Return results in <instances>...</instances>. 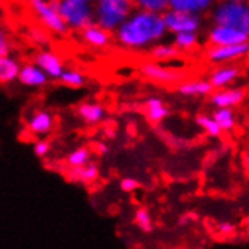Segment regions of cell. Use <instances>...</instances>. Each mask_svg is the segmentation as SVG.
Returning <instances> with one entry per match:
<instances>
[{
  "label": "cell",
  "instance_id": "cell-1",
  "mask_svg": "<svg viewBox=\"0 0 249 249\" xmlns=\"http://www.w3.org/2000/svg\"><path fill=\"white\" fill-rule=\"evenodd\" d=\"M166 34L163 16L136 9L115 32V38L127 49H145L159 44Z\"/></svg>",
  "mask_w": 249,
  "mask_h": 249
},
{
  "label": "cell",
  "instance_id": "cell-2",
  "mask_svg": "<svg viewBox=\"0 0 249 249\" xmlns=\"http://www.w3.org/2000/svg\"><path fill=\"white\" fill-rule=\"evenodd\" d=\"M136 11L133 0H97L94 3L95 24L116 32Z\"/></svg>",
  "mask_w": 249,
  "mask_h": 249
},
{
  "label": "cell",
  "instance_id": "cell-3",
  "mask_svg": "<svg viewBox=\"0 0 249 249\" xmlns=\"http://www.w3.org/2000/svg\"><path fill=\"white\" fill-rule=\"evenodd\" d=\"M212 20L216 26H230L243 32L249 38V3L221 0L212 11Z\"/></svg>",
  "mask_w": 249,
  "mask_h": 249
},
{
  "label": "cell",
  "instance_id": "cell-4",
  "mask_svg": "<svg viewBox=\"0 0 249 249\" xmlns=\"http://www.w3.org/2000/svg\"><path fill=\"white\" fill-rule=\"evenodd\" d=\"M59 16L72 31H83L85 27L95 23L94 5L82 0H53Z\"/></svg>",
  "mask_w": 249,
  "mask_h": 249
},
{
  "label": "cell",
  "instance_id": "cell-5",
  "mask_svg": "<svg viewBox=\"0 0 249 249\" xmlns=\"http://www.w3.org/2000/svg\"><path fill=\"white\" fill-rule=\"evenodd\" d=\"M27 2L34 16L46 31L56 35H65L70 31L62 17L59 16V12H57L53 0H27Z\"/></svg>",
  "mask_w": 249,
  "mask_h": 249
},
{
  "label": "cell",
  "instance_id": "cell-6",
  "mask_svg": "<svg viewBox=\"0 0 249 249\" xmlns=\"http://www.w3.org/2000/svg\"><path fill=\"white\" fill-rule=\"evenodd\" d=\"M163 20H165L168 32L174 35L187 34V32L196 34L202 26L201 16L184 12V11H175V9H168L163 14Z\"/></svg>",
  "mask_w": 249,
  "mask_h": 249
},
{
  "label": "cell",
  "instance_id": "cell-7",
  "mask_svg": "<svg viewBox=\"0 0 249 249\" xmlns=\"http://www.w3.org/2000/svg\"><path fill=\"white\" fill-rule=\"evenodd\" d=\"M209 42L213 47H222V46H236V44L249 42V38L237 31V29L230 26H213L209 31Z\"/></svg>",
  "mask_w": 249,
  "mask_h": 249
},
{
  "label": "cell",
  "instance_id": "cell-8",
  "mask_svg": "<svg viewBox=\"0 0 249 249\" xmlns=\"http://www.w3.org/2000/svg\"><path fill=\"white\" fill-rule=\"evenodd\" d=\"M34 64L46 72L49 79L59 80L65 71L62 59L54 52H50V50H39L34 56Z\"/></svg>",
  "mask_w": 249,
  "mask_h": 249
},
{
  "label": "cell",
  "instance_id": "cell-9",
  "mask_svg": "<svg viewBox=\"0 0 249 249\" xmlns=\"http://www.w3.org/2000/svg\"><path fill=\"white\" fill-rule=\"evenodd\" d=\"M249 53V42L236 44V46H222V47H212L207 52V57L210 62L222 64L232 59H239Z\"/></svg>",
  "mask_w": 249,
  "mask_h": 249
},
{
  "label": "cell",
  "instance_id": "cell-10",
  "mask_svg": "<svg viewBox=\"0 0 249 249\" xmlns=\"http://www.w3.org/2000/svg\"><path fill=\"white\" fill-rule=\"evenodd\" d=\"M54 118L49 110H35L27 120V130L36 136L49 135L53 130Z\"/></svg>",
  "mask_w": 249,
  "mask_h": 249
},
{
  "label": "cell",
  "instance_id": "cell-11",
  "mask_svg": "<svg viewBox=\"0 0 249 249\" xmlns=\"http://www.w3.org/2000/svg\"><path fill=\"white\" fill-rule=\"evenodd\" d=\"M18 82L27 88H41L49 82V77L35 64H24L20 70Z\"/></svg>",
  "mask_w": 249,
  "mask_h": 249
},
{
  "label": "cell",
  "instance_id": "cell-12",
  "mask_svg": "<svg viewBox=\"0 0 249 249\" xmlns=\"http://www.w3.org/2000/svg\"><path fill=\"white\" fill-rule=\"evenodd\" d=\"M216 3L217 0H169V9L184 11L201 16L202 12L213 9Z\"/></svg>",
  "mask_w": 249,
  "mask_h": 249
},
{
  "label": "cell",
  "instance_id": "cell-13",
  "mask_svg": "<svg viewBox=\"0 0 249 249\" xmlns=\"http://www.w3.org/2000/svg\"><path fill=\"white\" fill-rule=\"evenodd\" d=\"M110 32H107L106 29L97 26L95 23L85 27L82 31V39L91 47H97V49H103L106 46H109L110 42Z\"/></svg>",
  "mask_w": 249,
  "mask_h": 249
},
{
  "label": "cell",
  "instance_id": "cell-14",
  "mask_svg": "<svg viewBox=\"0 0 249 249\" xmlns=\"http://www.w3.org/2000/svg\"><path fill=\"white\" fill-rule=\"evenodd\" d=\"M245 98L243 89H221L219 92H214L210 98L212 105L216 106V109H231L232 106L240 105Z\"/></svg>",
  "mask_w": 249,
  "mask_h": 249
},
{
  "label": "cell",
  "instance_id": "cell-15",
  "mask_svg": "<svg viewBox=\"0 0 249 249\" xmlns=\"http://www.w3.org/2000/svg\"><path fill=\"white\" fill-rule=\"evenodd\" d=\"M141 72L154 82H162V83H172L175 80H178V74L175 71L169 70V68H165L159 64H153V62H148V64H143L141 67Z\"/></svg>",
  "mask_w": 249,
  "mask_h": 249
},
{
  "label": "cell",
  "instance_id": "cell-16",
  "mask_svg": "<svg viewBox=\"0 0 249 249\" xmlns=\"http://www.w3.org/2000/svg\"><path fill=\"white\" fill-rule=\"evenodd\" d=\"M21 65L11 56H0V85H8L18 80Z\"/></svg>",
  "mask_w": 249,
  "mask_h": 249
},
{
  "label": "cell",
  "instance_id": "cell-17",
  "mask_svg": "<svg viewBox=\"0 0 249 249\" xmlns=\"http://www.w3.org/2000/svg\"><path fill=\"white\" fill-rule=\"evenodd\" d=\"M77 115L83 123L94 125L105 120L106 110L98 103H83L77 107Z\"/></svg>",
  "mask_w": 249,
  "mask_h": 249
},
{
  "label": "cell",
  "instance_id": "cell-18",
  "mask_svg": "<svg viewBox=\"0 0 249 249\" xmlns=\"http://www.w3.org/2000/svg\"><path fill=\"white\" fill-rule=\"evenodd\" d=\"M237 77H239V70L236 67H221L212 72L209 82L216 89H224L225 86L232 83Z\"/></svg>",
  "mask_w": 249,
  "mask_h": 249
},
{
  "label": "cell",
  "instance_id": "cell-19",
  "mask_svg": "<svg viewBox=\"0 0 249 249\" xmlns=\"http://www.w3.org/2000/svg\"><path fill=\"white\" fill-rule=\"evenodd\" d=\"M213 91V86L209 80H194L186 82L178 86L177 92L186 97H204L209 95Z\"/></svg>",
  "mask_w": 249,
  "mask_h": 249
},
{
  "label": "cell",
  "instance_id": "cell-20",
  "mask_svg": "<svg viewBox=\"0 0 249 249\" xmlns=\"http://www.w3.org/2000/svg\"><path fill=\"white\" fill-rule=\"evenodd\" d=\"M68 180L74 181V183H83V184H89L97 180L98 177V168L94 163H88L82 168H72L68 172Z\"/></svg>",
  "mask_w": 249,
  "mask_h": 249
},
{
  "label": "cell",
  "instance_id": "cell-21",
  "mask_svg": "<svg viewBox=\"0 0 249 249\" xmlns=\"http://www.w3.org/2000/svg\"><path fill=\"white\" fill-rule=\"evenodd\" d=\"M143 105H145L146 116H148V120L153 121V123L163 121L166 116L169 115V110L163 105V101L160 100V98H157V97H150Z\"/></svg>",
  "mask_w": 249,
  "mask_h": 249
},
{
  "label": "cell",
  "instance_id": "cell-22",
  "mask_svg": "<svg viewBox=\"0 0 249 249\" xmlns=\"http://www.w3.org/2000/svg\"><path fill=\"white\" fill-rule=\"evenodd\" d=\"M136 9L153 12V14H163L169 9V0H133Z\"/></svg>",
  "mask_w": 249,
  "mask_h": 249
},
{
  "label": "cell",
  "instance_id": "cell-23",
  "mask_svg": "<svg viewBox=\"0 0 249 249\" xmlns=\"http://www.w3.org/2000/svg\"><path fill=\"white\" fill-rule=\"evenodd\" d=\"M91 160V151L86 146H79V148L72 150L68 157H67V165L72 169V168H82L85 165L89 163Z\"/></svg>",
  "mask_w": 249,
  "mask_h": 249
},
{
  "label": "cell",
  "instance_id": "cell-24",
  "mask_svg": "<svg viewBox=\"0 0 249 249\" xmlns=\"http://www.w3.org/2000/svg\"><path fill=\"white\" fill-rule=\"evenodd\" d=\"M180 54V50L174 44H156L151 47V56L156 61H169L177 57Z\"/></svg>",
  "mask_w": 249,
  "mask_h": 249
},
{
  "label": "cell",
  "instance_id": "cell-25",
  "mask_svg": "<svg viewBox=\"0 0 249 249\" xmlns=\"http://www.w3.org/2000/svg\"><path fill=\"white\" fill-rule=\"evenodd\" d=\"M213 120L217 123V125L221 127L222 131H230L232 127L236 125V116L231 109H216L213 112Z\"/></svg>",
  "mask_w": 249,
  "mask_h": 249
},
{
  "label": "cell",
  "instance_id": "cell-26",
  "mask_svg": "<svg viewBox=\"0 0 249 249\" xmlns=\"http://www.w3.org/2000/svg\"><path fill=\"white\" fill-rule=\"evenodd\" d=\"M198 44V34L187 32L174 35V46L178 50H190Z\"/></svg>",
  "mask_w": 249,
  "mask_h": 249
},
{
  "label": "cell",
  "instance_id": "cell-27",
  "mask_svg": "<svg viewBox=\"0 0 249 249\" xmlns=\"http://www.w3.org/2000/svg\"><path fill=\"white\" fill-rule=\"evenodd\" d=\"M61 83L68 86V88H80L85 85V76L82 72L76 71V70H65L64 74L61 76Z\"/></svg>",
  "mask_w": 249,
  "mask_h": 249
},
{
  "label": "cell",
  "instance_id": "cell-28",
  "mask_svg": "<svg viewBox=\"0 0 249 249\" xmlns=\"http://www.w3.org/2000/svg\"><path fill=\"white\" fill-rule=\"evenodd\" d=\"M196 123L201 125V128H204L207 135L213 136V138H217L219 135L222 133L221 127L217 125V123L213 120V116H207V115H199L196 118Z\"/></svg>",
  "mask_w": 249,
  "mask_h": 249
},
{
  "label": "cell",
  "instance_id": "cell-29",
  "mask_svg": "<svg viewBox=\"0 0 249 249\" xmlns=\"http://www.w3.org/2000/svg\"><path fill=\"white\" fill-rule=\"evenodd\" d=\"M135 222H136V225L143 232H151L153 231V222H151L150 213L146 212L145 209H138L136 210V213H135Z\"/></svg>",
  "mask_w": 249,
  "mask_h": 249
},
{
  "label": "cell",
  "instance_id": "cell-30",
  "mask_svg": "<svg viewBox=\"0 0 249 249\" xmlns=\"http://www.w3.org/2000/svg\"><path fill=\"white\" fill-rule=\"evenodd\" d=\"M29 38H31L35 44H38V46H46L49 42V36H47L46 31H44V27L31 29V31H29Z\"/></svg>",
  "mask_w": 249,
  "mask_h": 249
},
{
  "label": "cell",
  "instance_id": "cell-31",
  "mask_svg": "<svg viewBox=\"0 0 249 249\" xmlns=\"http://www.w3.org/2000/svg\"><path fill=\"white\" fill-rule=\"evenodd\" d=\"M52 150V145L47 141H38L34 145V153L36 157H46Z\"/></svg>",
  "mask_w": 249,
  "mask_h": 249
},
{
  "label": "cell",
  "instance_id": "cell-32",
  "mask_svg": "<svg viewBox=\"0 0 249 249\" xmlns=\"http://www.w3.org/2000/svg\"><path fill=\"white\" fill-rule=\"evenodd\" d=\"M9 52H11L9 39L3 32V29H0V56H9Z\"/></svg>",
  "mask_w": 249,
  "mask_h": 249
},
{
  "label": "cell",
  "instance_id": "cell-33",
  "mask_svg": "<svg viewBox=\"0 0 249 249\" xmlns=\"http://www.w3.org/2000/svg\"><path fill=\"white\" fill-rule=\"evenodd\" d=\"M138 186H139V183L135 178H130V177L121 180V184H120L121 190H124V192H133L135 189H138Z\"/></svg>",
  "mask_w": 249,
  "mask_h": 249
},
{
  "label": "cell",
  "instance_id": "cell-34",
  "mask_svg": "<svg viewBox=\"0 0 249 249\" xmlns=\"http://www.w3.org/2000/svg\"><path fill=\"white\" fill-rule=\"evenodd\" d=\"M234 230H236V227L230 222H222L221 225H219V231H221L222 234H231V232H234Z\"/></svg>",
  "mask_w": 249,
  "mask_h": 249
},
{
  "label": "cell",
  "instance_id": "cell-35",
  "mask_svg": "<svg viewBox=\"0 0 249 249\" xmlns=\"http://www.w3.org/2000/svg\"><path fill=\"white\" fill-rule=\"evenodd\" d=\"M95 151H97L100 156H105V154L109 153V146H107L105 142H97V143H95Z\"/></svg>",
  "mask_w": 249,
  "mask_h": 249
},
{
  "label": "cell",
  "instance_id": "cell-36",
  "mask_svg": "<svg viewBox=\"0 0 249 249\" xmlns=\"http://www.w3.org/2000/svg\"><path fill=\"white\" fill-rule=\"evenodd\" d=\"M245 166H246V169L249 171V153L245 156Z\"/></svg>",
  "mask_w": 249,
  "mask_h": 249
},
{
  "label": "cell",
  "instance_id": "cell-37",
  "mask_svg": "<svg viewBox=\"0 0 249 249\" xmlns=\"http://www.w3.org/2000/svg\"><path fill=\"white\" fill-rule=\"evenodd\" d=\"M82 2H89V3H92V0H82Z\"/></svg>",
  "mask_w": 249,
  "mask_h": 249
},
{
  "label": "cell",
  "instance_id": "cell-38",
  "mask_svg": "<svg viewBox=\"0 0 249 249\" xmlns=\"http://www.w3.org/2000/svg\"><path fill=\"white\" fill-rule=\"evenodd\" d=\"M231 2H243V0H231Z\"/></svg>",
  "mask_w": 249,
  "mask_h": 249
}]
</instances>
